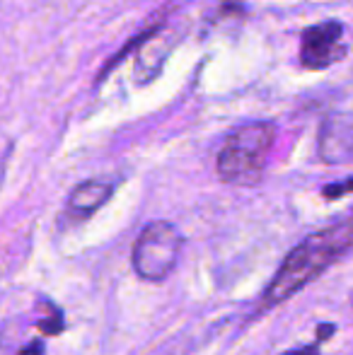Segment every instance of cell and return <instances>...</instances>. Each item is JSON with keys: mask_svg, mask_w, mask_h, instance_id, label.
Wrapping results in <instances>:
<instances>
[{"mask_svg": "<svg viewBox=\"0 0 353 355\" xmlns=\"http://www.w3.org/2000/svg\"><path fill=\"white\" fill-rule=\"evenodd\" d=\"M353 249V211L339 218L336 223L307 234L300 244L288 252L278 271L268 281L261 295L259 312H268L276 304L291 300L312 281L332 268L346 252Z\"/></svg>", "mask_w": 353, "mask_h": 355, "instance_id": "6da1fadb", "label": "cell"}, {"mask_svg": "<svg viewBox=\"0 0 353 355\" xmlns=\"http://www.w3.org/2000/svg\"><path fill=\"white\" fill-rule=\"evenodd\" d=\"M273 143L276 126L271 121H250L237 126L218 153V177L235 187H255L264 177Z\"/></svg>", "mask_w": 353, "mask_h": 355, "instance_id": "7a4b0ae2", "label": "cell"}, {"mask_svg": "<svg viewBox=\"0 0 353 355\" xmlns=\"http://www.w3.org/2000/svg\"><path fill=\"white\" fill-rule=\"evenodd\" d=\"M184 237L167 220H153L138 232L133 242L131 263L138 278L148 283H162L179 263Z\"/></svg>", "mask_w": 353, "mask_h": 355, "instance_id": "3957f363", "label": "cell"}, {"mask_svg": "<svg viewBox=\"0 0 353 355\" xmlns=\"http://www.w3.org/2000/svg\"><path fill=\"white\" fill-rule=\"evenodd\" d=\"M346 56L344 24L336 19H325L312 24L300 37V63L307 71H327Z\"/></svg>", "mask_w": 353, "mask_h": 355, "instance_id": "277c9868", "label": "cell"}, {"mask_svg": "<svg viewBox=\"0 0 353 355\" xmlns=\"http://www.w3.org/2000/svg\"><path fill=\"white\" fill-rule=\"evenodd\" d=\"M114 193V184L102 182V179H87V182L78 184L71 191L66 203V211L71 218L85 220L89 215H94L104 203L112 198Z\"/></svg>", "mask_w": 353, "mask_h": 355, "instance_id": "5b68a950", "label": "cell"}, {"mask_svg": "<svg viewBox=\"0 0 353 355\" xmlns=\"http://www.w3.org/2000/svg\"><path fill=\"white\" fill-rule=\"evenodd\" d=\"M37 327H39V331L46 334V336H58V334L63 331V314H61V309L51 307V314H49L46 319H42Z\"/></svg>", "mask_w": 353, "mask_h": 355, "instance_id": "8992f818", "label": "cell"}, {"mask_svg": "<svg viewBox=\"0 0 353 355\" xmlns=\"http://www.w3.org/2000/svg\"><path fill=\"white\" fill-rule=\"evenodd\" d=\"M325 198H341V196H346V193H353V177L351 179H344V182H339V184H329V187H325Z\"/></svg>", "mask_w": 353, "mask_h": 355, "instance_id": "52a82bcc", "label": "cell"}, {"mask_svg": "<svg viewBox=\"0 0 353 355\" xmlns=\"http://www.w3.org/2000/svg\"><path fill=\"white\" fill-rule=\"evenodd\" d=\"M17 355H44V343H42V341H37V338H34V341H29L27 346H22V348H19Z\"/></svg>", "mask_w": 353, "mask_h": 355, "instance_id": "ba28073f", "label": "cell"}, {"mask_svg": "<svg viewBox=\"0 0 353 355\" xmlns=\"http://www.w3.org/2000/svg\"><path fill=\"white\" fill-rule=\"evenodd\" d=\"M283 355H320V343H312V346H302V348H293V351H286Z\"/></svg>", "mask_w": 353, "mask_h": 355, "instance_id": "9c48e42d", "label": "cell"}]
</instances>
